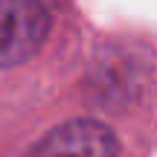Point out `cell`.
Listing matches in <instances>:
<instances>
[{
    "instance_id": "1",
    "label": "cell",
    "mask_w": 157,
    "mask_h": 157,
    "mask_svg": "<svg viewBox=\"0 0 157 157\" xmlns=\"http://www.w3.org/2000/svg\"><path fill=\"white\" fill-rule=\"evenodd\" d=\"M50 35V12L41 0H0V70L29 61Z\"/></svg>"
},
{
    "instance_id": "2",
    "label": "cell",
    "mask_w": 157,
    "mask_h": 157,
    "mask_svg": "<svg viewBox=\"0 0 157 157\" xmlns=\"http://www.w3.org/2000/svg\"><path fill=\"white\" fill-rule=\"evenodd\" d=\"M119 143L108 125L96 119H70L41 137L26 157H117Z\"/></svg>"
}]
</instances>
